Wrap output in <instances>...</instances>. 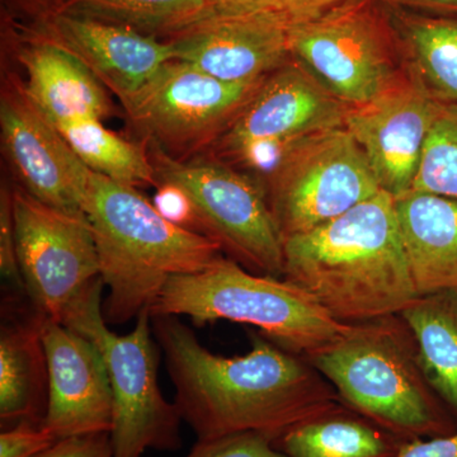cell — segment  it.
Instances as JSON below:
<instances>
[{"label": "cell", "instance_id": "d6a6232c", "mask_svg": "<svg viewBox=\"0 0 457 457\" xmlns=\"http://www.w3.org/2000/svg\"><path fill=\"white\" fill-rule=\"evenodd\" d=\"M398 457H457V431L441 437L405 442Z\"/></svg>", "mask_w": 457, "mask_h": 457}, {"label": "cell", "instance_id": "8fae6325", "mask_svg": "<svg viewBox=\"0 0 457 457\" xmlns=\"http://www.w3.org/2000/svg\"><path fill=\"white\" fill-rule=\"evenodd\" d=\"M383 191L345 128L312 135L286 153L266 188L284 239L308 233Z\"/></svg>", "mask_w": 457, "mask_h": 457}, {"label": "cell", "instance_id": "4fadbf2b", "mask_svg": "<svg viewBox=\"0 0 457 457\" xmlns=\"http://www.w3.org/2000/svg\"><path fill=\"white\" fill-rule=\"evenodd\" d=\"M0 131L14 185L55 209L84 213L90 170L29 101L17 75L9 74L3 82Z\"/></svg>", "mask_w": 457, "mask_h": 457}, {"label": "cell", "instance_id": "cb8c5ba5", "mask_svg": "<svg viewBox=\"0 0 457 457\" xmlns=\"http://www.w3.org/2000/svg\"><path fill=\"white\" fill-rule=\"evenodd\" d=\"M55 128L90 170L132 187H155L158 180L145 141L123 139L99 120H78Z\"/></svg>", "mask_w": 457, "mask_h": 457}, {"label": "cell", "instance_id": "7c38bea8", "mask_svg": "<svg viewBox=\"0 0 457 457\" xmlns=\"http://www.w3.org/2000/svg\"><path fill=\"white\" fill-rule=\"evenodd\" d=\"M21 278L33 308L62 323L102 281L97 245L86 213H71L12 186Z\"/></svg>", "mask_w": 457, "mask_h": 457}, {"label": "cell", "instance_id": "7402d4cb", "mask_svg": "<svg viewBox=\"0 0 457 457\" xmlns=\"http://www.w3.org/2000/svg\"><path fill=\"white\" fill-rule=\"evenodd\" d=\"M389 7L405 64L435 101L457 104V16Z\"/></svg>", "mask_w": 457, "mask_h": 457}, {"label": "cell", "instance_id": "603a6c76", "mask_svg": "<svg viewBox=\"0 0 457 457\" xmlns=\"http://www.w3.org/2000/svg\"><path fill=\"white\" fill-rule=\"evenodd\" d=\"M433 389L457 418V291L418 295L400 312Z\"/></svg>", "mask_w": 457, "mask_h": 457}, {"label": "cell", "instance_id": "3957f363", "mask_svg": "<svg viewBox=\"0 0 457 457\" xmlns=\"http://www.w3.org/2000/svg\"><path fill=\"white\" fill-rule=\"evenodd\" d=\"M83 212L97 245L107 287L102 305L108 326L149 311L174 276L209 269L225 257L210 237L165 220L137 187L90 170Z\"/></svg>", "mask_w": 457, "mask_h": 457}, {"label": "cell", "instance_id": "ffe728a7", "mask_svg": "<svg viewBox=\"0 0 457 457\" xmlns=\"http://www.w3.org/2000/svg\"><path fill=\"white\" fill-rule=\"evenodd\" d=\"M44 315L7 318L0 333V426L44 423L49 369L42 342Z\"/></svg>", "mask_w": 457, "mask_h": 457}, {"label": "cell", "instance_id": "44dd1931", "mask_svg": "<svg viewBox=\"0 0 457 457\" xmlns=\"http://www.w3.org/2000/svg\"><path fill=\"white\" fill-rule=\"evenodd\" d=\"M405 442L341 402L294 426L273 445L287 457H398Z\"/></svg>", "mask_w": 457, "mask_h": 457}, {"label": "cell", "instance_id": "9c48e42d", "mask_svg": "<svg viewBox=\"0 0 457 457\" xmlns=\"http://www.w3.org/2000/svg\"><path fill=\"white\" fill-rule=\"evenodd\" d=\"M146 144L156 180L176 183L187 192L204 237L251 272L282 278L285 239L253 179L212 155L174 159Z\"/></svg>", "mask_w": 457, "mask_h": 457}, {"label": "cell", "instance_id": "277c9868", "mask_svg": "<svg viewBox=\"0 0 457 457\" xmlns=\"http://www.w3.org/2000/svg\"><path fill=\"white\" fill-rule=\"evenodd\" d=\"M309 362L345 407L404 441L457 431V418L427 378L416 338L402 315L348 324Z\"/></svg>", "mask_w": 457, "mask_h": 457}, {"label": "cell", "instance_id": "484cf974", "mask_svg": "<svg viewBox=\"0 0 457 457\" xmlns=\"http://www.w3.org/2000/svg\"><path fill=\"white\" fill-rule=\"evenodd\" d=\"M411 191L457 200V104L437 102Z\"/></svg>", "mask_w": 457, "mask_h": 457}, {"label": "cell", "instance_id": "1f68e13d", "mask_svg": "<svg viewBox=\"0 0 457 457\" xmlns=\"http://www.w3.org/2000/svg\"><path fill=\"white\" fill-rule=\"evenodd\" d=\"M270 8L284 14L291 23L311 20L351 0H269Z\"/></svg>", "mask_w": 457, "mask_h": 457}, {"label": "cell", "instance_id": "ac0fdd59", "mask_svg": "<svg viewBox=\"0 0 457 457\" xmlns=\"http://www.w3.org/2000/svg\"><path fill=\"white\" fill-rule=\"evenodd\" d=\"M17 59L26 78L27 97L54 125L78 120L107 119L113 104L107 88L64 47L33 35L18 47Z\"/></svg>", "mask_w": 457, "mask_h": 457}, {"label": "cell", "instance_id": "5bb4252c", "mask_svg": "<svg viewBox=\"0 0 457 457\" xmlns=\"http://www.w3.org/2000/svg\"><path fill=\"white\" fill-rule=\"evenodd\" d=\"M437 101L407 66L384 92L347 106L345 128L359 144L383 191L394 198L413 188Z\"/></svg>", "mask_w": 457, "mask_h": 457}, {"label": "cell", "instance_id": "30bf717a", "mask_svg": "<svg viewBox=\"0 0 457 457\" xmlns=\"http://www.w3.org/2000/svg\"><path fill=\"white\" fill-rule=\"evenodd\" d=\"M264 79L222 82L187 62L170 60L120 102L141 141L171 158L189 159L212 149Z\"/></svg>", "mask_w": 457, "mask_h": 457}, {"label": "cell", "instance_id": "6da1fadb", "mask_svg": "<svg viewBox=\"0 0 457 457\" xmlns=\"http://www.w3.org/2000/svg\"><path fill=\"white\" fill-rule=\"evenodd\" d=\"M180 417L197 440L254 432L276 441L341 403L305 357L251 332L243 356L212 353L179 317H152Z\"/></svg>", "mask_w": 457, "mask_h": 457}, {"label": "cell", "instance_id": "836d02e7", "mask_svg": "<svg viewBox=\"0 0 457 457\" xmlns=\"http://www.w3.org/2000/svg\"><path fill=\"white\" fill-rule=\"evenodd\" d=\"M393 7L411 9L422 13L457 16V0H384Z\"/></svg>", "mask_w": 457, "mask_h": 457}, {"label": "cell", "instance_id": "8992f818", "mask_svg": "<svg viewBox=\"0 0 457 457\" xmlns=\"http://www.w3.org/2000/svg\"><path fill=\"white\" fill-rule=\"evenodd\" d=\"M104 281L69 312L62 324L95 343L106 361L113 395L111 429L114 457H143L147 450L182 447V417L159 386L161 347L152 315L144 311L134 329L120 336L108 327L102 309Z\"/></svg>", "mask_w": 457, "mask_h": 457}, {"label": "cell", "instance_id": "f1b7e54d", "mask_svg": "<svg viewBox=\"0 0 457 457\" xmlns=\"http://www.w3.org/2000/svg\"><path fill=\"white\" fill-rule=\"evenodd\" d=\"M57 441L44 423H18L0 433V457H38Z\"/></svg>", "mask_w": 457, "mask_h": 457}, {"label": "cell", "instance_id": "e0dca14e", "mask_svg": "<svg viewBox=\"0 0 457 457\" xmlns=\"http://www.w3.org/2000/svg\"><path fill=\"white\" fill-rule=\"evenodd\" d=\"M36 33L73 54L120 101L174 60L170 41L62 9L50 12Z\"/></svg>", "mask_w": 457, "mask_h": 457}, {"label": "cell", "instance_id": "d6986e66", "mask_svg": "<svg viewBox=\"0 0 457 457\" xmlns=\"http://www.w3.org/2000/svg\"><path fill=\"white\" fill-rule=\"evenodd\" d=\"M395 200L418 295L457 291V200L409 191Z\"/></svg>", "mask_w": 457, "mask_h": 457}, {"label": "cell", "instance_id": "d4e9b609", "mask_svg": "<svg viewBox=\"0 0 457 457\" xmlns=\"http://www.w3.org/2000/svg\"><path fill=\"white\" fill-rule=\"evenodd\" d=\"M60 9L167 38L213 14L237 11L221 0H66Z\"/></svg>", "mask_w": 457, "mask_h": 457}, {"label": "cell", "instance_id": "4316f807", "mask_svg": "<svg viewBox=\"0 0 457 457\" xmlns=\"http://www.w3.org/2000/svg\"><path fill=\"white\" fill-rule=\"evenodd\" d=\"M186 457H287L272 440L260 433L245 432L212 440H197Z\"/></svg>", "mask_w": 457, "mask_h": 457}, {"label": "cell", "instance_id": "4dcf8cb0", "mask_svg": "<svg viewBox=\"0 0 457 457\" xmlns=\"http://www.w3.org/2000/svg\"><path fill=\"white\" fill-rule=\"evenodd\" d=\"M38 457H114L110 433L59 438Z\"/></svg>", "mask_w": 457, "mask_h": 457}, {"label": "cell", "instance_id": "ba28073f", "mask_svg": "<svg viewBox=\"0 0 457 457\" xmlns=\"http://www.w3.org/2000/svg\"><path fill=\"white\" fill-rule=\"evenodd\" d=\"M345 111L343 102L291 57L262 82L204 154L242 171L264 192L286 153L318 132L345 128Z\"/></svg>", "mask_w": 457, "mask_h": 457}, {"label": "cell", "instance_id": "7a4b0ae2", "mask_svg": "<svg viewBox=\"0 0 457 457\" xmlns=\"http://www.w3.org/2000/svg\"><path fill=\"white\" fill-rule=\"evenodd\" d=\"M284 276L343 324L400 314L418 296L395 200L381 191L335 220L286 237Z\"/></svg>", "mask_w": 457, "mask_h": 457}, {"label": "cell", "instance_id": "9a60e30c", "mask_svg": "<svg viewBox=\"0 0 457 457\" xmlns=\"http://www.w3.org/2000/svg\"><path fill=\"white\" fill-rule=\"evenodd\" d=\"M290 21L275 9L224 11L167 38L174 60L228 83H255L291 59Z\"/></svg>", "mask_w": 457, "mask_h": 457}, {"label": "cell", "instance_id": "f546056e", "mask_svg": "<svg viewBox=\"0 0 457 457\" xmlns=\"http://www.w3.org/2000/svg\"><path fill=\"white\" fill-rule=\"evenodd\" d=\"M0 270L3 278L16 286L17 290L26 293L17 261L12 186L5 182L2 183L0 191Z\"/></svg>", "mask_w": 457, "mask_h": 457}, {"label": "cell", "instance_id": "52a82bcc", "mask_svg": "<svg viewBox=\"0 0 457 457\" xmlns=\"http://www.w3.org/2000/svg\"><path fill=\"white\" fill-rule=\"evenodd\" d=\"M291 56L345 106L384 92L407 71L384 0H351L290 25Z\"/></svg>", "mask_w": 457, "mask_h": 457}, {"label": "cell", "instance_id": "2e32d148", "mask_svg": "<svg viewBox=\"0 0 457 457\" xmlns=\"http://www.w3.org/2000/svg\"><path fill=\"white\" fill-rule=\"evenodd\" d=\"M42 342L49 369L44 426L59 440L111 433L113 395L106 361L89 338L45 318Z\"/></svg>", "mask_w": 457, "mask_h": 457}, {"label": "cell", "instance_id": "e575fe53", "mask_svg": "<svg viewBox=\"0 0 457 457\" xmlns=\"http://www.w3.org/2000/svg\"><path fill=\"white\" fill-rule=\"evenodd\" d=\"M228 8L242 11V9L270 8L269 0H221Z\"/></svg>", "mask_w": 457, "mask_h": 457}, {"label": "cell", "instance_id": "5b68a950", "mask_svg": "<svg viewBox=\"0 0 457 457\" xmlns=\"http://www.w3.org/2000/svg\"><path fill=\"white\" fill-rule=\"evenodd\" d=\"M150 315L188 317L200 327L218 320L254 327L305 359L337 341L348 328L299 286L251 272L228 257L201 272L171 278Z\"/></svg>", "mask_w": 457, "mask_h": 457}, {"label": "cell", "instance_id": "83f0119b", "mask_svg": "<svg viewBox=\"0 0 457 457\" xmlns=\"http://www.w3.org/2000/svg\"><path fill=\"white\" fill-rule=\"evenodd\" d=\"M152 203L165 220L185 230L204 236L196 206L180 186L168 180H159Z\"/></svg>", "mask_w": 457, "mask_h": 457}]
</instances>
